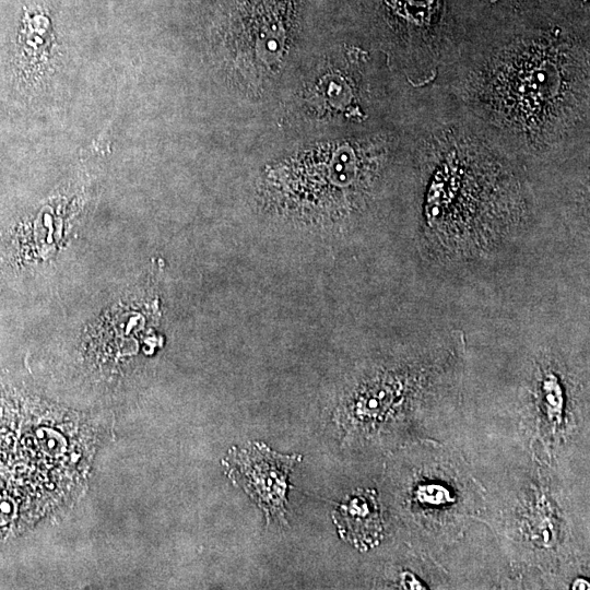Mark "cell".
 Returning <instances> with one entry per match:
<instances>
[{"instance_id":"1","label":"cell","mask_w":590,"mask_h":590,"mask_svg":"<svg viewBox=\"0 0 590 590\" xmlns=\"http://www.w3.org/2000/svg\"><path fill=\"white\" fill-rule=\"evenodd\" d=\"M589 52L554 24L470 36L435 87L520 154L588 146Z\"/></svg>"},{"instance_id":"2","label":"cell","mask_w":590,"mask_h":590,"mask_svg":"<svg viewBox=\"0 0 590 590\" xmlns=\"http://www.w3.org/2000/svg\"><path fill=\"white\" fill-rule=\"evenodd\" d=\"M302 461L300 455H283L263 442L233 447L223 459L226 475L262 509L267 521L287 524L290 474Z\"/></svg>"},{"instance_id":"3","label":"cell","mask_w":590,"mask_h":590,"mask_svg":"<svg viewBox=\"0 0 590 590\" xmlns=\"http://www.w3.org/2000/svg\"><path fill=\"white\" fill-rule=\"evenodd\" d=\"M332 520L342 540L358 551L379 544L384 519L375 489L358 488L344 497L332 511Z\"/></svg>"}]
</instances>
